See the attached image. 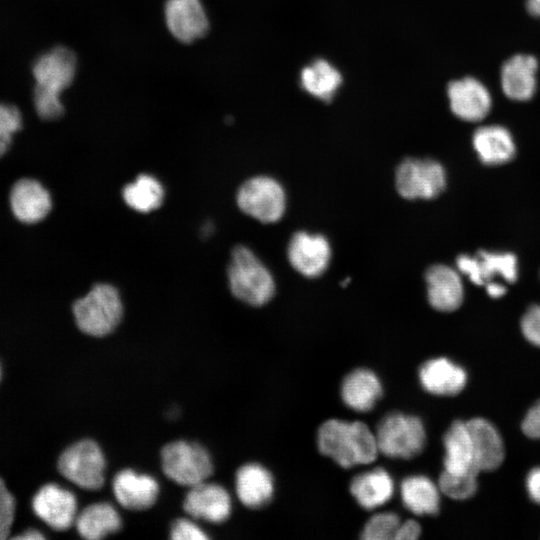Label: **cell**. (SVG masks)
I'll return each mask as SVG.
<instances>
[{"label":"cell","mask_w":540,"mask_h":540,"mask_svg":"<svg viewBox=\"0 0 540 540\" xmlns=\"http://www.w3.org/2000/svg\"><path fill=\"white\" fill-rule=\"evenodd\" d=\"M76 70V56L64 46L54 47L35 60L33 102L41 119L50 121L63 115L61 94L72 84Z\"/></svg>","instance_id":"1"},{"label":"cell","mask_w":540,"mask_h":540,"mask_svg":"<svg viewBox=\"0 0 540 540\" xmlns=\"http://www.w3.org/2000/svg\"><path fill=\"white\" fill-rule=\"evenodd\" d=\"M317 446L321 454L343 468L372 463L379 453L375 433L361 421L323 422L317 432Z\"/></svg>","instance_id":"2"},{"label":"cell","mask_w":540,"mask_h":540,"mask_svg":"<svg viewBox=\"0 0 540 540\" xmlns=\"http://www.w3.org/2000/svg\"><path fill=\"white\" fill-rule=\"evenodd\" d=\"M228 279L232 294L249 305H264L274 295L275 286L270 272L245 246L238 245L233 249Z\"/></svg>","instance_id":"3"},{"label":"cell","mask_w":540,"mask_h":540,"mask_svg":"<svg viewBox=\"0 0 540 540\" xmlns=\"http://www.w3.org/2000/svg\"><path fill=\"white\" fill-rule=\"evenodd\" d=\"M73 314L78 328L85 334L103 337L120 323L123 305L118 290L110 284H96L75 301Z\"/></svg>","instance_id":"4"},{"label":"cell","mask_w":540,"mask_h":540,"mask_svg":"<svg viewBox=\"0 0 540 540\" xmlns=\"http://www.w3.org/2000/svg\"><path fill=\"white\" fill-rule=\"evenodd\" d=\"M375 435L379 452L391 458H413L421 453L426 442L422 420L400 412L383 417Z\"/></svg>","instance_id":"5"},{"label":"cell","mask_w":540,"mask_h":540,"mask_svg":"<svg viewBox=\"0 0 540 540\" xmlns=\"http://www.w3.org/2000/svg\"><path fill=\"white\" fill-rule=\"evenodd\" d=\"M165 475L179 485L192 487L208 479L213 464L208 451L198 443L174 441L161 451Z\"/></svg>","instance_id":"6"},{"label":"cell","mask_w":540,"mask_h":540,"mask_svg":"<svg viewBox=\"0 0 540 540\" xmlns=\"http://www.w3.org/2000/svg\"><path fill=\"white\" fill-rule=\"evenodd\" d=\"M58 469L66 479L77 486L97 490L103 486L105 480V457L96 442L81 440L61 454Z\"/></svg>","instance_id":"7"},{"label":"cell","mask_w":540,"mask_h":540,"mask_svg":"<svg viewBox=\"0 0 540 540\" xmlns=\"http://www.w3.org/2000/svg\"><path fill=\"white\" fill-rule=\"evenodd\" d=\"M237 204L245 214L258 221L273 223L278 221L285 211V193L276 180L257 176L240 186Z\"/></svg>","instance_id":"8"},{"label":"cell","mask_w":540,"mask_h":540,"mask_svg":"<svg viewBox=\"0 0 540 540\" xmlns=\"http://www.w3.org/2000/svg\"><path fill=\"white\" fill-rule=\"evenodd\" d=\"M445 171L440 163L430 159L404 160L397 168L396 188L406 199H431L445 187Z\"/></svg>","instance_id":"9"},{"label":"cell","mask_w":540,"mask_h":540,"mask_svg":"<svg viewBox=\"0 0 540 540\" xmlns=\"http://www.w3.org/2000/svg\"><path fill=\"white\" fill-rule=\"evenodd\" d=\"M164 13L170 33L182 43L189 44L203 38L209 30V20L201 0H167Z\"/></svg>","instance_id":"10"},{"label":"cell","mask_w":540,"mask_h":540,"mask_svg":"<svg viewBox=\"0 0 540 540\" xmlns=\"http://www.w3.org/2000/svg\"><path fill=\"white\" fill-rule=\"evenodd\" d=\"M447 95L451 111L464 121H481L487 116L492 106L489 90L473 77L450 82Z\"/></svg>","instance_id":"11"},{"label":"cell","mask_w":540,"mask_h":540,"mask_svg":"<svg viewBox=\"0 0 540 540\" xmlns=\"http://www.w3.org/2000/svg\"><path fill=\"white\" fill-rule=\"evenodd\" d=\"M35 514L55 530H66L76 520L77 501L73 493L56 485H44L34 496Z\"/></svg>","instance_id":"12"},{"label":"cell","mask_w":540,"mask_h":540,"mask_svg":"<svg viewBox=\"0 0 540 540\" xmlns=\"http://www.w3.org/2000/svg\"><path fill=\"white\" fill-rule=\"evenodd\" d=\"M331 249L327 239L319 234L297 232L288 245L292 267L306 277H318L327 268Z\"/></svg>","instance_id":"13"},{"label":"cell","mask_w":540,"mask_h":540,"mask_svg":"<svg viewBox=\"0 0 540 540\" xmlns=\"http://www.w3.org/2000/svg\"><path fill=\"white\" fill-rule=\"evenodd\" d=\"M183 508L192 518L221 523L230 516L231 498L221 485L204 481L190 487Z\"/></svg>","instance_id":"14"},{"label":"cell","mask_w":540,"mask_h":540,"mask_svg":"<svg viewBox=\"0 0 540 540\" xmlns=\"http://www.w3.org/2000/svg\"><path fill=\"white\" fill-rule=\"evenodd\" d=\"M460 272L477 285H486L497 275L508 282L517 279V259L511 253L479 251L476 256L461 255L456 260Z\"/></svg>","instance_id":"15"},{"label":"cell","mask_w":540,"mask_h":540,"mask_svg":"<svg viewBox=\"0 0 540 540\" xmlns=\"http://www.w3.org/2000/svg\"><path fill=\"white\" fill-rule=\"evenodd\" d=\"M112 488L121 506L137 511L150 508L159 493L158 483L153 477L131 469L118 472L114 476Z\"/></svg>","instance_id":"16"},{"label":"cell","mask_w":540,"mask_h":540,"mask_svg":"<svg viewBox=\"0 0 540 540\" xmlns=\"http://www.w3.org/2000/svg\"><path fill=\"white\" fill-rule=\"evenodd\" d=\"M537 59L528 54H516L507 59L501 68L500 80L503 93L514 101H528L536 92Z\"/></svg>","instance_id":"17"},{"label":"cell","mask_w":540,"mask_h":540,"mask_svg":"<svg viewBox=\"0 0 540 540\" xmlns=\"http://www.w3.org/2000/svg\"><path fill=\"white\" fill-rule=\"evenodd\" d=\"M10 206L14 216L27 224L43 220L51 210L49 192L34 179H20L10 192Z\"/></svg>","instance_id":"18"},{"label":"cell","mask_w":540,"mask_h":540,"mask_svg":"<svg viewBox=\"0 0 540 540\" xmlns=\"http://www.w3.org/2000/svg\"><path fill=\"white\" fill-rule=\"evenodd\" d=\"M419 381L431 394L452 396L465 387L467 375L461 366L447 358L439 357L426 361L420 367Z\"/></svg>","instance_id":"19"},{"label":"cell","mask_w":540,"mask_h":540,"mask_svg":"<svg viewBox=\"0 0 540 540\" xmlns=\"http://www.w3.org/2000/svg\"><path fill=\"white\" fill-rule=\"evenodd\" d=\"M466 423L477 471H491L499 467L504 459V446L497 429L483 418H473Z\"/></svg>","instance_id":"20"},{"label":"cell","mask_w":540,"mask_h":540,"mask_svg":"<svg viewBox=\"0 0 540 540\" xmlns=\"http://www.w3.org/2000/svg\"><path fill=\"white\" fill-rule=\"evenodd\" d=\"M428 300L439 311L456 310L463 301V286L459 274L445 265L431 266L425 275Z\"/></svg>","instance_id":"21"},{"label":"cell","mask_w":540,"mask_h":540,"mask_svg":"<svg viewBox=\"0 0 540 540\" xmlns=\"http://www.w3.org/2000/svg\"><path fill=\"white\" fill-rule=\"evenodd\" d=\"M235 483L239 500L248 508L264 507L274 494L272 474L264 466L257 463L241 466L236 473Z\"/></svg>","instance_id":"22"},{"label":"cell","mask_w":540,"mask_h":540,"mask_svg":"<svg viewBox=\"0 0 540 540\" xmlns=\"http://www.w3.org/2000/svg\"><path fill=\"white\" fill-rule=\"evenodd\" d=\"M382 395V384L370 369L357 368L348 373L341 384L344 404L357 412L370 411Z\"/></svg>","instance_id":"23"},{"label":"cell","mask_w":540,"mask_h":540,"mask_svg":"<svg viewBox=\"0 0 540 540\" xmlns=\"http://www.w3.org/2000/svg\"><path fill=\"white\" fill-rule=\"evenodd\" d=\"M350 492L364 509L372 510L387 503L394 494V481L382 468L356 475L350 483Z\"/></svg>","instance_id":"24"},{"label":"cell","mask_w":540,"mask_h":540,"mask_svg":"<svg viewBox=\"0 0 540 540\" xmlns=\"http://www.w3.org/2000/svg\"><path fill=\"white\" fill-rule=\"evenodd\" d=\"M472 142L479 159L487 165L506 163L515 154L510 132L499 125L479 127L473 134Z\"/></svg>","instance_id":"25"},{"label":"cell","mask_w":540,"mask_h":540,"mask_svg":"<svg viewBox=\"0 0 540 540\" xmlns=\"http://www.w3.org/2000/svg\"><path fill=\"white\" fill-rule=\"evenodd\" d=\"M444 470L451 473H478L466 422L455 421L444 435Z\"/></svg>","instance_id":"26"},{"label":"cell","mask_w":540,"mask_h":540,"mask_svg":"<svg viewBox=\"0 0 540 540\" xmlns=\"http://www.w3.org/2000/svg\"><path fill=\"white\" fill-rule=\"evenodd\" d=\"M78 533L85 539L98 540L117 532L122 521L117 510L107 502L93 503L85 507L75 520Z\"/></svg>","instance_id":"27"},{"label":"cell","mask_w":540,"mask_h":540,"mask_svg":"<svg viewBox=\"0 0 540 540\" xmlns=\"http://www.w3.org/2000/svg\"><path fill=\"white\" fill-rule=\"evenodd\" d=\"M439 492V487L423 475L409 476L400 486L404 506L416 515L436 514L440 504Z\"/></svg>","instance_id":"28"},{"label":"cell","mask_w":540,"mask_h":540,"mask_svg":"<svg viewBox=\"0 0 540 540\" xmlns=\"http://www.w3.org/2000/svg\"><path fill=\"white\" fill-rule=\"evenodd\" d=\"M300 80L306 92L322 101H330L341 85L342 76L328 61L317 59L303 68Z\"/></svg>","instance_id":"29"},{"label":"cell","mask_w":540,"mask_h":540,"mask_svg":"<svg viewBox=\"0 0 540 540\" xmlns=\"http://www.w3.org/2000/svg\"><path fill=\"white\" fill-rule=\"evenodd\" d=\"M123 199L135 211L148 213L161 206L164 189L153 176L141 174L123 188Z\"/></svg>","instance_id":"30"},{"label":"cell","mask_w":540,"mask_h":540,"mask_svg":"<svg viewBox=\"0 0 540 540\" xmlns=\"http://www.w3.org/2000/svg\"><path fill=\"white\" fill-rule=\"evenodd\" d=\"M477 474L475 472L451 473L444 470L439 477V490L452 499H467L476 492Z\"/></svg>","instance_id":"31"},{"label":"cell","mask_w":540,"mask_h":540,"mask_svg":"<svg viewBox=\"0 0 540 540\" xmlns=\"http://www.w3.org/2000/svg\"><path fill=\"white\" fill-rule=\"evenodd\" d=\"M399 516L393 512H381L372 516L365 524L361 538L365 540L394 539L400 525Z\"/></svg>","instance_id":"32"},{"label":"cell","mask_w":540,"mask_h":540,"mask_svg":"<svg viewBox=\"0 0 540 540\" xmlns=\"http://www.w3.org/2000/svg\"><path fill=\"white\" fill-rule=\"evenodd\" d=\"M22 116L17 107L0 103V157L9 149L13 135L21 129Z\"/></svg>","instance_id":"33"},{"label":"cell","mask_w":540,"mask_h":540,"mask_svg":"<svg viewBox=\"0 0 540 540\" xmlns=\"http://www.w3.org/2000/svg\"><path fill=\"white\" fill-rule=\"evenodd\" d=\"M15 500L0 478V540L6 539L14 519Z\"/></svg>","instance_id":"34"},{"label":"cell","mask_w":540,"mask_h":540,"mask_svg":"<svg viewBox=\"0 0 540 540\" xmlns=\"http://www.w3.org/2000/svg\"><path fill=\"white\" fill-rule=\"evenodd\" d=\"M521 330L525 338L540 347V305H533L523 315Z\"/></svg>","instance_id":"35"},{"label":"cell","mask_w":540,"mask_h":540,"mask_svg":"<svg viewBox=\"0 0 540 540\" xmlns=\"http://www.w3.org/2000/svg\"><path fill=\"white\" fill-rule=\"evenodd\" d=\"M170 537L175 540H206L208 536L194 522L188 519H177L173 522Z\"/></svg>","instance_id":"36"},{"label":"cell","mask_w":540,"mask_h":540,"mask_svg":"<svg viewBox=\"0 0 540 540\" xmlns=\"http://www.w3.org/2000/svg\"><path fill=\"white\" fill-rule=\"evenodd\" d=\"M522 430L528 437L540 439V401L526 414L522 422Z\"/></svg>","instance_id":"37"},{"label":"cell","mask_w":540,"mask_h":540,"mask_svg":"<svg viewBox=\"0 0 540 540\" xmlns=\"http://www.w3.org/2000/svg\"><path fill=\"white\" fill-rule=\"evenodd\" d=\"M421 534V527L419 523L413 519H409L400 523L395 537V540H415Z\"/></svg>","instance_id":"38"},{"label":"cell","mask_w":540,"mask_h":540,"mask_svg":"<svg viewBox=\"0 0 540 540\" xmlns=\"http://www.w3.org/2000/svg\"><path fill=\"white\" fill-rule=\"evenodd\" d=\"M526 488L531 499L540 504V467L530 471L526 479Z\"/></svg>","instance_id":"39"},{"label":"cell","mask_w":540,"mask_h":540,"mask_svg":"<svg viewBox=\"0 0 540 540\" xmlns=\"http://www.w3.org/2000/svg\"><path fill=\"white\" fill-rule=\"evenodd\" d=\"M486 291L490 297L499 298L506 293V288L502 284L490 281L486 284Z\"/></svg>","instance_id":"40"},{"label":"cell","mask_w":540,"mask_h":540,"mask_svg":"<svg viewBox=\"0 0 540 540\" xmlns=\"http://www.w3.org/2000/svg\"><path fill=\"white\" fill-rule=\"evenodd\" d=\"M43 538L44 536L35 529L25 530L22 534L14 537V539H21V540H39Z\"/></svg>","instance_id":"41"},{"label":"cell","mask_w":540,"mask_h":540,"mask_svg":"<svg viewBox=\"0 0 540 540\" xmlns=\"http://www.w3.org/2000/svg\"><path fill=\"white\" fill-rule=\"evenodd\" d=\"M526 8L531 15L540 17V0H527Z\"/></svg>","instance_id":"42"}]
</instances>
